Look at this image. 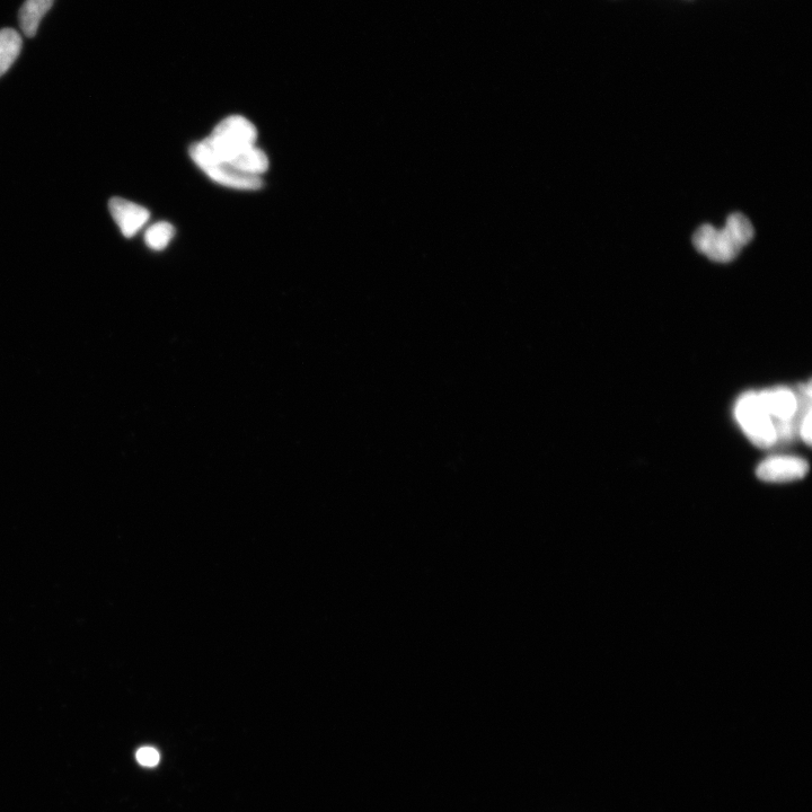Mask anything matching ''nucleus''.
I'll return each instance as SVG.
<instances>
[{
	"instance_id": "obj_8",
	"label": "nucleus",
	"mask_w": 812,
	"mask_h": 812,
	"mask_svg": "<svg viewBox=\"0 0 812 812\" xmlns=\"http://www.w3.org/2000/svg\"><path fill=\"white\" fill-rule=\"evenodd\" d=\"M55 0H25L20 11V24L26 37L37 34L40 23L50 11Z\"/></svg>"
},
{
	"instance_id": "obj_5",
	"label": "nucleus",
	"mask_w": 812,
	"mask_h": 812,
	"mask_svg": "<svg viewBox=\"0 0 812 812\" xmlns=\"http://www.w3.org/2000/svg\"><path fill=\"white\" fill-rule=\"evenodd\" d=\"M765 410L770 417L779 421L776 434L785 439L793 434L792 420L797 416L799 403L797 396L789 388H772V390L758 393Z\"/></svg>"
},
{
	"instance_id": "obj_14",
	"label": "nucleus",
	"mask_w": 812,
	"mask_h": 812,
	"mask_svg": "<svg viewBox=\"0 0 812 812\" xmlns=\"http://www.w3.org/2000/svg\"><path fill=\"white\" fill-rule=\"evenodd\" d=\"M811 418V406H809L807 412L803 414L800 425V435L807 445L811 444Z\"/></svg>"
},
{
	"instance_id": "obj_12",
	"label": "nucleus",
	"mask_w": 812,
	"mask_h": 812,
	"mask_svg": "<svg viewBox=\"0 0 812 812\" xmlns=\"http://www.w3.org/2000/svg\"><path fill=\"white\" fill-rule=\"evenodd\" d=\"M725 227L743 247L753 240L755 234L754 227L743 214L736 213L730 215Z\"/></svg>"
},
{
	"instance_id": "obj_4",
	"label": "nucleus",
	"mask_w": 812,
	"mask_h": 812,
	"mask_svg": "<svg viewBox=\"0 0 812 812\" xmlns=\"http://www.w3.org/2000/svg\"><path fill=\"white\" fill-rule=\"evenodd\" d=\"M190 156L193 162L196 163L210 179L225 185V187L240 190H258L263 185L260 176L243 173L236 170L231 164L213 160V158L203 155L192 146L190 148Z\"/></svg>"
},
{
	"instance_id": "obj_1",
	"label": "nucleus",
	"mask_w": 812,
	"mask_h": 812,
	"mask_svg": "<svg viewBox=\"0 0 812 812\" xmlns=\"http://www.w3.org/2000/svg\"><path fill=\"white\" fill-rule=\"evenodd\" d=\"M258 131L253 123L241 116L226 118L208 138L192 145L213 160L231 163L234 158L254 147Z\"/></svg>"
},
{
	"instance_id": "obj_3",
	"label": "nucleus",
	"mask_w": 812,
	"mask_h": 812,
	"mask_svg": "<svg viewBox=\"0 0 812 812\" xmlns=\"http://www.w3.org/2000/svg\"><path fill=\"white\" fill-rule=\"evenodd\" d=\"M693 244L697 251L710 260L722 263L734 261L743 249L726 227L717 229L711 225H703L697 229Z\"/></svg>"
},
{
	"instance_id": "obj_7",
	"label": "nucleus",
	"mask_w": 812,
	"mask_h": 812,
	"mask_svg": "<svg viewBox=\"0 0 812 812\" xmlns=\"http://www.w3.org/2000/svg\"><path fill=\"white\" fill-rule=\"evenodd\" d=\"M109 208L121 233L127 238L135 236L145 226L150 217L146 208L122 198L111 199Z\"/></svg>"
},
{
	"instance_id": "obj_6",
	"label": "nucleus",
	"mask_w": 812,
	"mask_h": 812,
	"mask_svg": "<svg viewBox=\"0 0 812 812\" xmlns=\"http://www.w3.org/2000/svg\"><path fill=\"white\" fill-rule=\"evenodd\" d=\"M809 464L797 456H772L757 467L758 479L770 483H787L805 478Z\"/></svg>"
},
{
	"instance_id": "obj_13",
	"label": "nucleus",
	"mask_w": 812,
	"mask_h": 812,
	"mask_svg": "<svg viewBox=\"0 0 812 812\" xmlns=\"http://www.w3.org/2000/svg\"><path fill=\"white\" fill-rule=\"evenodd\" d=\"M160 759V753H158L155 748L144 747L138 750L137 761L140 765L154 767L160 763Z\"/></svg>"
},
{
	"instance_id": "obj_11",
	"label": "nucleus",
	"mask_w": 812,
	"mask_h": 812,
	"mask_svg": "<svg viewBox=\"0 0 812 812\" xmlns=\"http://www.w3.org/2000/svg\"><path fill=\"white\" fill-rule=\"evenodd\" d=\"M174 234V227L170 223H157L147 229L145 242L150 249L162 251L170 244Z\"/></svg>"
},
{
	"instance_id": "obj_2",
	"label": "nucleus",
	"mask_w": 812,
	"mask_h": 812,
	"mask_svg": "<svg viewBox=\"0 0 812 812\" xmlns=\"http://www.w3.org/2000/svg\"><path fill=\"white\" fill-rule=\"evenodd\" d=\"M735 416L739 426L755 446L766 449L778 441L774 422L759 400L758 393L747 392L741 395L736 403Z\"/></svg>"
},
{
	"instance_id": "obj_10",
	"label": "nucleus",
	"mask_w": 812,
	"mask_h": 812,
	"mask_svg": "<svg viewBox=\"0 0 812 812\" xmlns=\"http://www.w3.org/2000/svg\"><path fill=\"white\" fill-rule=\"evenodd\" d=\"M236 170L246 174L257 175L267 172L269 169V160L263 150L257 147H251L242 154L238 155L231 163Z\"/></svg>"
},
{
	"instance_id": "obj_9",
	"label": "nucleus",
	"mask_w": 812,
	"mask_h": 812,
	"mask_svg": "<svg viewBox=\"0 0 812 812\" xmlns=\"http://www.w3.org/2000/svg\"><path fill=\"white\" fill-rule=\"evenodd\" d=\"M22 44L21 35L15 30L0 31V76H3L19 58Z\"/></svg>"
}]
</instances>
